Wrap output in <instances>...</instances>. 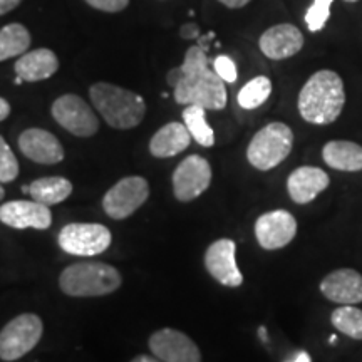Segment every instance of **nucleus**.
<instances>
[{
	"mask_svg": "<svg viewBox=\"0 0 362 362\" xmlns=\"http://www.w3.org/2000/svg\"><path fill=\"white\" fill-rule=\"evenodd\" d=\"M181 79L173 89L175 101L181 106H202L208 111H221L228 103L225 81L210 69L206 51L200 45H192L180 66Z\"/></svg>",
	"mask_w": 362,
	"mask_h": 362,
	"instance_id": "obj_1",
	"label": "nucleus"
},
{
	"mask_svg": "<svg viewBox=\"0 0 362 362\" xmlns=\"http://www.w3.org/2000/svg\"><path fill=\"white\" fill-rule=\"evenodd\" d=\"M346 104L344 81L336 71H317L298 93V112L310 124L324 126L337 121Z\"/></svg>",
	"mask_w": 362,
	"mask_h": 362,
	"instance_id": "obj_2",
	"label": "nucleus"
},
{
	"mask_svg": "<svg viewBox=\"0 0 362 362\" xmlns=\"http://www.w3.org/2000/svg\"><path fill=\"white\" fill-rule=\"evenodd\" d=\"M90 101L111 128L133 129L146 115V103L134 90L110 83H96L89 89Z\"/></svg>",
	"mask_w": 362,
	"mask_h": 362,
	"instance_id": "obj_3",
	"label": "nucleus"
},
{
	"mask_svg": "<svg viewBox=\"0 0 362 362\" xmlns=\"http://www.w3.org/2000/svg\"><path fill=\"white\" fill-rule=\"evenodd\" d=\"M121 274L103 262H78L62 272L59 287L69 297H101L121 287Z\"/></svg>",
	"mask_w": 362,
	"mask_h": 362,
	"instance_id": "obj_4",
	"label": "nucleus"
},
{
	"mask_svg": "<svg viewBox=\"0 0 362 362\" xmlns=\"http://www.w3.org/2000/svg\"><path fill=\"white\" fill-rule=\"evenodd\" d=\"M293 146V133L285 123L275 121L262 128L252 138L247 148V160L253 168L269 171L279 166L291 155Z\"/></svg>",
	"mask_w": 362,
	"mask_h": 362,
	"instance_id": "obj_5",
	"label": "nucleus"
},
{
	"mask_svg": "<svg viewBox=\"0 0 362 362\" xmlns=\"http://www.w3.org/2000/svg\"><path fill=\"white\" fill-rule=\"evenodd\" d=\"M44 332L39 315L22 314L0 330V359L12 362L21 359L37 346Z\"/></svg>",
	"mask_w": 362,
	"mask_h": 362,
	"instance_id": "obj_6",
	"label": "nucleus"
},
{
	"mask_svg": "<svg viewBox=\"0 0 362 362\" xmlns=\"http://www.w3.org/2000/svg\"><path fill=\"white\" fill-rule=\"evenodd\" d=\"M112 235L101 223H69L59 232V245L69 255L94 257L110 248Z\"/></svg>",
	"mask_w": 362,
	"mask_h": 362,
	"instance_id": "obj_7",
	"label": "nucleus"
},
{
	"mask_svg": "<svg viewBox=\"0 0 362 362\" xmlns=\"http://www.w3.org/2000/svg\"><path fill=\"white\" fill-rule=\"evenodd\" d=\"M149 197V185L143 176H126L104 194L103 208L110 218L124 220L139 210Z\"/></svg>",
	"mask_w": 362,
	"mask_h": 362,
	"instance_id": "obj_8",
	"label": "nucleus"
},
{
	"mask_svg": "<svg viewBox=\"0 0 362 362\" xmlns=\"http://www.w3.org/2000/svg\"><path fill=\"white\" fill-rule=\"evenodd\" d=\"M52 117L71 134L79 138L94 136L99 129V119L89 104L76 94H64L52 103Z\"/></svg>",
	"mask_w": 362,
	"mask_h": 362,
	"instance_id": "obj_9",
	"label": "nucleus"
},
{
	"mask_svg": "<svg viewBox=\"0 0 362 362\" xmlns=\"http://www.w3.org/2000/svg\"><path fill=\"white\" fill-rule=\"evenodd\" d=\"M211 183V166L200 155H189L176 166L173 193L178 202H192L203 194Z\"/></svg>",
	"mask_w": 362,
	"mask_h": 362,
	"instance_id": "obj_10",
	"label": "nucleus"
},
{
	"mask_svg": "<svg viewBox=\"0 0 362 362\" xmlns=\"http://www.w3.org/2000/svg\"><path fill=\"white\" fill-rule=\"evenodd\" d=\"M149 349L163 362H202V352L187 334L160 329L149 337Z\"/></svg>",
	"mask_w": 362,
	"mask_h": 362,
	"instance_id": "obj_11",
	"label": "nucleus"
},
{
	"mask_svg": "<svg viewBox=\"0 0 362 362\" xmlns=\"http://www.w3.org/2000/svg\"><path fill=\"white\" fill-rule=\"evenodd\" d=\"M297 235V220L287 210H274L260 215L255 223L257 242L265 250H279Z\"/></svg>",
	"mask_w": 362,
	"mask_h": 362,
	"instance_id": "obj_12",
	"label": "nucleus"
},
{
	"mask_svg": "<svg viewBox=\"0 0 362 362\" xmlns=\"http://www.w3.org/2000/svg\"><path fill=\"white\" fill-rule=\"evenodd\" d=\"M237 245L233 240L221 238L211 243L205 253V267L208 274L225 287H240L243 275L237 265Z\"/></svg>",
	"mask_w": 362,
	"mask_h": 362,
	"instance_id": "obj_13",
	"label": "nucleus"
},
{
	"mask_svg": "<svg viewBox=\"0 0 362 362\" xmlns=\"http://www.w3.org/2000/svg\"><path fill=\"white\" fill-rule=\"evenodd\" d=\"M304 34L293 24L272 25L260 35L259 47L272 61H284L293 57L304 47Z\"/></svg>",
	"mask_w": 362,
	"mask_h": 362,
	"instance_id": "obj_14",
	"label": "nucleus"
},
{
	"mask_svg": "<svg viewBox=\"0 0 362 362\" xmlns=\"http://www.w3.org/2000/svg\"><path fill=\"white\" fill-rule=\"evenodd\" d=\"M0 221L16 230H47L52 225V214L47 205L35 200H17L0 206Z\"/></svg>",
	"mask_w": 362,
	"mask_h": 362,
	"instance_id": "obj_15",
	"label": "nucleus"
},
{
	"mask_svg": "<svg viewBox=\"0 0 362 362\" xmlns=\"http://www.w3.org/2000/svg\"><path fill=\"white\" fill-rule=\"evenodd\" d=\"M320 292L339 305H356L362 302V275L354 269H339L325 275Z\"/></svg>",
	"mask_w": 362,
	"mask_h": 362,
	"instance_id": "obj_16",
	"label": "nucleus"
},
{
	"mask_svg": "<svg viewBox=\"0 0 362 362\" xmlns=\"http://www.w3.org/2000/svg\"><path fill=\"white\" fill-rule=\"evenodd\" d=\"M22 155L39 165H57L64 160V148L49 131L40 128L25 129L19 136Z\"/></svg>",
	"mask_w": 362,
	"mask_h": 362,
	"instance_id": "obj_17",
	"label": "nucleus"
},
{
	"mask_svg": "<svg viewBox=\"0 0 362 362\" xmlns=\"http://www.w3.org/2000/svg\"><path fill=\"white\" fill-rule=\"evenodd\" d=\"M330 185L329 175L315 166H300L293 170L287 180L288 197L297 205H307L314 202Z\"/></svg>",
	"mask_w": 362,
	"mask_h": 362,
	"instance_id": "obj_18",
	"label": "nucleus"
},
{
	"mask_svg": "<svg viewBox=\"0 0 362 362\" xmlns=\"http://www.w3.org/2000/svg\"><path fill=\"white\" fill-rule=\"evenodd\" d=\"M16 74L27 83H37L52 78L59 69V59L51 49H35L17 59Z\"/></svg>",
	"mask_w": 362,
	"mask_h": 362,
	"instance_id": "obj_19",
	"label": "nucleus"
},
{
	"mask_svg": "<svg viewBox=\"0 0 362 362\" xmlns=\"http://www.w3.org/2000/svg\"><path fill=\"white\" fill-rule=\"evenodd\" d=\"M192 139V134L183 123H168L153 136L149 141V151L156 158H171L185 151Z\"/></svg>",
	"mask_w": 362,
	"mask_h": 362,
	"instance_id": "obj_20",
	"label": "nucleus"
},
{
	"mask_svg": "<svg viewBox=\"0 0 362 362\" xmlns=\"http://www.w3.org/2000/svg\"><path fill=\"white\" fill-rule=\"evenodd\" d=\"M322 158L325 165L339 171H356L362 170V146L357 143L346 141V139H334L329 141L322 149Z\"/></svg>",
	"mask_w": 362,
	"mask_h": 362,
	"instance_id": "obj_21",
	"label": "nucleus"
},
{
	"mask_svg": "<svg viewBox=\"0 0 362 362\" xmlns=\"http://www.w3.org/2000/svg\"><path fill=\"white\" fill-rule=\"evenodd\" d=\"M72 183L62 176H45L30 183L29 194L42 205H57L71 197Z\"/></svg>",
	"mask_w": 362,
	"mask_h": 362,
	"instance_id": "obj_22",
	"label": "nucleus"
},
{
	"mask_svg": "<svg viewBox=\"0 0 362 362\" xmlns=\"http://www.w3.org/2000/svg\"><path fill=\"white\" fill-rule=\"evenodd\" d=\"M30 33L22 24H8L0 29V62L22 56L30 47Z\"/></svg>",
	"mask_w": 362,
	"mask_h": 362,
	"instance_id": "obj_23",
	"label": "nucleus"
},
{
	"mask_svg": "<svg viewBox=\"0 0 362 362\" xmlns=\"http://www.w3.org/2000/svg\"><path fill=\"white\" fill-rule=\"evenodd\" d=\"M183 124L198 144L211 148L215 144V133L206 121V110L202 106L189 104L183 110Z\"/></svg>",
	"mask_w": 362,
	"mask_h": 362,
	"instance_id": "obj_24",
	"label": "nucleus"
},
{
	"mask_svg": "<svg viewBox=\"0 0 362 362\" xmlns=\"http://www.w3.org/2000/svg\"><path fill=\"white\" fill-rule=\"evenodd\" d=\"M272 94V81L267 76H257L240 89L237 101L243 110H257Z\"/></svg>",
	"mask_w": 362,
	"mask_h": 362,
	"instance_id": "obj_25",
	"label": "nucleus"
},
{
	"mask_svg": "<svg viewBox=\"0 0 362 362\" xmlns=\"http://www.w3.org/2000/svg\"><path fill=\"white\" fill-rule=\"evenodd\" d=\"M330 322L344 336L362 341V310L354 305H341L330 314Z\"/></svg>",
	"mask_w": 362,
	"mask_h": 362,
	"instance_id": "obj_26",
	"label": "nucleus"
},
{
	"mask_svg": "<svg viewBox=\"0 0 362 362\" xmlns=\"http://www.w3.org/2000/svg\"><path fill=\"white\" fill-rule=\"evenodd\" d=\"M334 0H314L305 12V24L310 33H320L330 19V8Z\"/></svg>",
	"mask_w": 362,
	"mask_h": 362,
	"instance_id": "obj_27",
	"label": "nucleus"
},
{
	"mask_svg": "<svg viewBox=\"0 0 362 362\" xmlns=\"http://www.w3.org/2000/svg\"><path fill=\"white\" fill-rule=\"evenodd\" d=\"M17 176H19V161L6 139L0 136V183H11Z\"/></svg>",
	"mask_w": 362,
	"mask_h": 362,
	"instance_id": "obj_28",
	"label": "nucleus"
},
{
	"mask_svg": "<svg viewBox=\"0 0 362 362\" xmlns=\"http://www.w3.org/2000/svg\"><path fill=\"white\" fill-rule=\"evenodd\" d=\"M214 71L220 76V79H223L225 83L232 84L238 78L237 64L230 59L228 56H218L214 61Z\"/></svg>",
	"mask_w": 362,
	"mask_h": 362,
	"instance_id": "obj_29",
	"label": "nucleus"
},
{
	"mask_svg": "<svg viewBox=\"0 0 362 362\" xmlns=\"http://www.w3.org/2000/svg\"><path fill=\"white\" fill-rule=\"evenodd\" d=\"M86 4H89L90 7L98 8L103 12H121L128 7L129 0H86Z\"/></svg>",
	"mask_w": 362,
	"mask_h": 362,
	"instance_id": "obj_30",
	"label": "nucleus"
},
{
	"mask_svg": "<svg viewBox=\"0 0 362 362\" xmlns=\"http://www.w3.org/2000/svg\"><path fill=\"white\" fill-rule=\"evenodd\" d=\"M180 35L183 39H198V37H200V27H198L197 24L181 25Z\"/></svg>",
	"mask_w": 362,
	"mask_h": 362,
	"instance_id": "obj_31",
	"label": "nucleus"
},
{
	"mask_svg": "<svg viewBox=\"0 0 362 362\" xmlns=\"http://www.w3.org/2000/svg\"><path fill=\"white\" fill-rule=\"evenodd\" d=\"M22 0H0V16H4V13L11 12L16 8Z\"/></svg>",
	"mask_w": 362,
	"mask_h": 362,
	"instance_id": "obj_32",
	"label": "nucleus"
},
{
	"mask_svg": "<svg viewBox=\"0 0 362 362\" xmlns=\"http://www.w3.org/2000/svg\"><path fill=\"white\" fill-rule=\"evenodd\" d=\"M218 2L223 4V6L228 8H242L245 7L250 0H218Z\"/></svg>",
	"mask_w": 362,
	"mask_h": 362,
	"instance_id": "obj_33",
	"label": "nucleus"
},
{
	"mask_svg": "<svg viewBox=\"0 0 362 362\" xmlns=\"http://www.w3.org/2000/svg\"><path fill=\"white\" fill-rule=\"evenodd\" d=\"M8 115H11V104L4 98H0V121L7 119Z\"/></svg>",
	"mask_w": 362,
	"mask_h": 362,
	"instance_id": "obj_34",
	"label": "nucleus"
},
{
	"mask_svg": "<svg viewBox=\"0 0 362 362\" xmlns=\"http://www.w3.org/2000/svg\"><path fill=\"white\" fill-rule=\"evenodd\" d=\"M131 362H163L161 359H158V357L155 356H146V354H141V356H136L133 361Z\"/></svg>",
	"mask_w": 362,
	"mask_h": 362,
	"instance_id": "obj_35",
	"label": "nucleus"
},
{
	"mask_svg": "<svg viewBox=\"0 0 362 362\" xmlns=\"http://www.w3.org/2000/svg\"><path fill=\"white\" fill-rule=\"evenodd\" d=\"M288 362H312V359H310V356L307 354L305 351H302V352H298V354L296 356V359H292V361H288Z\"/></svg>",
	"mask_w": 362,
	"mask_h": 362,
	"instance_id": "obj_36",
	"label": "nucleus"
},
{
	"mask_svg": "<svg viewBox=\"0 0 362 362\" xmlns=\"http://www.w3.org/2000/svg\"><path fill=\"white\" fill-rule=\"evenodd\" d=\"M259 334H260L262 341H267V330H265V327H260L259 329Z\"/></svg>",
	"mask_w": 362,
	"mask_h": 362,
	"instance_id": "obj_37",
	"label": "nucleus"
},
{
	"mask_svg": "<svg viewBox=\"0 0 362 362\" xmlns=\"http://www.w3.org/2000/svg\"><path fill=\"white\" fill-rule=\"evenodd\" d=\"M4 197H6V189H4V187H2V183H0V202L4 200Z\"/></svg>",
	"mask_w": 362,
	"mask_h": 362,
	"instance_id": "obj_38",
	"label": "nucleus"
},
{
	"mask_svg": "<svg viewBox=\"0 0 362 362\" xmlns=\"http://www.w3.org/2000/svg\"><path fill=\"white\" fill-rule=\"evenodd\" d=\"M336 341H337V336H330V342L334 344V342H336Z\"/></svg>",
	"mask_w": 362,
	"mask_h": 362,
	"instance_id": "obj_39",
	"label": "nucleus"
},
{
	"mask_svg": "<svg viewBox=\"0 0 362 362\" xmlns=\"http://www.w3.org/2000/svg\"><path fill=\"white\" fill-rule=\"evenodd\" d=\"M344 2H347V4H356V2H359V0H344Z\"/></svg>",
	"mask_w": 362,
	"mask_h": 362,
	"instance_id": "obj_40",
	"label": "nucleus"
}]
</instances>
